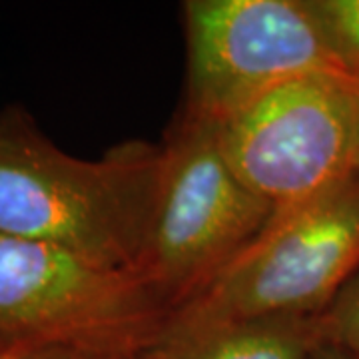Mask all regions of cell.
Instances as JSON below:
<instances>
[{
	"instance_id": "cell-1",
	"label": "cell",
	"mask_w": 359,
	"mask_h": 359,
	"mask_svg": "<svg viewBox=\"0 0 359 359\" xmlns=\"http://www.w3.org/2000/svg\"><path fill=\"white\" fill-rule=\"evenodd\" d=\"M158 172V146L126 142L82 160L8 108L0 114V233L140 273Z\"/></svg>"
},
{
	"instance_id": "cell-2",
	"label": "cell",
	"mask_w": 359,
	"mask_h": 359,
	"mask_svg": "<svg viewBox=\"0 0 359 359\" xmlns=\"http://www.w3.org/2000/svg\"><path fill=\"white\" fill-rule=\"evenodd\" d=\"M271 214L273 208L228 164L216 124L182 112L160 146L140 276L172 313L202 294Z\"/></svg>"
},
{
	"instance_id": "cell-3",
	"label": "cell",
	"mask_w": 359,
	"mask_h": 359,
	"mask_svg": "<svg viewBox=\"0 0 359 359\" xmlns=\"http://www.w3.org/2000/svg\"><path fill=\"white\" fill-rule=\"evenodd\" d=\"M359 271V172L266 228L162 334L266 316H321Z\"/></svg>"
},
{
	"instance_id": "cell-4",
	"label": "cell",
	"mask_w": 359,
	"mask_h": 359,
	"mask_svg": "<svg viewBox=\"0 0 359 359\" xmlns=\"http://www.w3.org/2000/svg\"><path fill=\"white\" fill-rule=\"evenodd\" d=\"M170 311L138 271L0 233V349L148 351Z\"/></svg>"
},
{
	"instance_id": "cell-5",
	"label": "cell",
	"mask_w": 359,
	"mask_h": 359,
	"mask_svg": "<svg viewBox=\"0 0 359 359\" xmlns=\"http://www.w3.org/2000/svg\"><path fill=\"white\" fill-rule=\"evenodd\" d=\"M184 25V114L210 124L226 122L294 78L358 76L335 52L308 0H188Z\"/></svg>"
},
{
	"instance_id": "cell-6",
	"label": "cell",
	"mask_w": 359,
	"mask_h": 359,
	"mask_svg": "<svg viewBox=\"0 0 359 359\" xmlns=\"http://www.w3.org/2000/svg\"><path fill=\"white\" fill-rule=\"evenodd\" d=\"M216 130L231 170L273 212L304 204L355 172L359 78H294Z\"/></svg>"
},
{
	"instance_id": "cell-7",
	"label": "cell",
	"mask_w": 359,
	"mask_h": 359,
	"mask_svg": "<svg viewBox=\"0 0 359 359\" xmlns=\"http://www.w3.org/2000/svg\"><path fill=\"white\" fill-rule=\"evenodd\" d=\"M323 341L320 316H266L158 337L160 359H309Z\"/></svg>"
},
{
	"instance_id": "cell-8",
	"label": "cell",
	"mask_w": 359,
	"mask_h": 359,
	"mask_svg": "<svg viewBox=\"0 0 359 359\" xmlns=\"http://www.w3.org/2000/svg\"><path fill=\"white\" fill-rule=\"evenodd\" d=\"M339 58L359 76V0H308Z\"/></svg>"
},
{
	"instance_id": "cell-9",
	"label": "cell",
	"mask_w": 359,
	"mask_h": 359,
	"mask_svg": "<svg viewBox=\"0 0 359 359\" xmlns=\"http://www.w3.org/2000/svg\"><path fill=\"white\" fill-rule=\"evenodd\" d=\"M323 341L359 355V271L320 316Z\"/></svg>"
},
{
	"instance_id": "cell-10",
	"label": "cell",
	"mask_w": 359,
	"mask_h": 359,
	"mask_svg": "<svg viewBox=\"0 0 359 359\" xmlns=\"http://www.w3.org/2000/svg\"><path fill=\"white\" fill-rule=\"evenodd\" d=\"M142 353V351H140ZM134 351L90 346H44L0 349V359H132Z\"/></svg>"
},
{
	"instance_id": "cell-11",
	"label": "cell",
	"mask_w": 359,
	"mask_h": 359,
	"mask_svg": "<svg viewBox=\"0 0 359 359\" xmlns=\"http://www.w3.org/2000/svg\"><path fill=\"white\" fill-rule=\"evenodd\" d=\"M309 359H359L358 353H351L344 347H337L334 344L321 341L320 346L316 347V351L311 353Z\"/></svg>"
},
{
	"instance_id": "cell-12",
	"label": "cell",
	"mask_w": 359,
	"mask_h": 359,
	"mask_svg": "<svg viewBox=\"0 0 359 359\" xmlns=\"http://www.w3.org/2000/svg\"><path fill=\"white\" fill-rule=\"evenodd\" d=\"M132 359H160V358H158L156 349L152 347V349H148V351H142V353H138V355H134Z\"/></svg>"
},
{
	"instance_id": "cell-13",
	"label": "cell",
	"mask_w": 359,
	"mask_h": 359,
	"mask_svg": "<svg viewBox=\"0 0 359 359\" xmlns=\"http://www.w3.org/2000/svg\"><path fill=\"white\" fill-rule=\"evenodd\" d=\"M355 172H359V130H358V146H355Z\"/></svg>"
}]
</instances>
